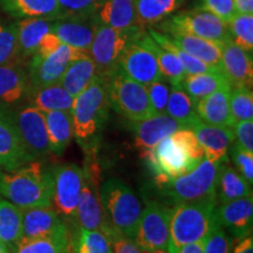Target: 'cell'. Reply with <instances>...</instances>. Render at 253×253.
<instances>
[{
  "mask_svg": "<svg viewBox=\"0 0 253 253\" xmlns=\"http://www.w3.org/2000/svg\"><path fill=\"white\" fill-rule=\"evenodd\" d=\"M183 0H135L136 19L141 28L163 21L173 13Z\"/></svg>",
  "mask_w": 253,
  "mask_h": 253,
  "instance_id": "obj_36",
  "label": "cell"
},
{
  "mask_svg": "<svg viewBox=\"0 0 253 253\" xmlns=\"http://www.w3.org/2000/svg\"><path fill=\"white\" fill-rule=\"evenodd\" d=\"M231 88V86L220 88L196 102V112L202 121L232 128L233 122L230 112Z\"/></svg>",
  "mask_w": 253,
  "mask_h": 253,
  "instance_id": "obj_23",
  "label": "cell"
},
{
  "mask_svg": "<svg viewBox=\"0 0 253 253\" xmlns=\"http://www.w3.org/2000/svg\"><path fill=\"white\" fill-rule=\"evenodd\" d=\"M182 128L184 126L181 123L170 118L167 114H158L149 119L131 123L135 147L140 151L141 156L147 154L164 137L172 135L173 132Z\"/></svg>",
  "mask_w": 253,
  "mask_h": 253,
  "instance_id": "obj_19",
  "label": "cell"
},
{
  "mask_svg": "<svg viewBox=\"0 0 253 253\" xmlns=\"http://www.w3.org/2000/svg\"><path fill=\"white\" fill-rule=\"evenodd\" d=\"M73 253H113V249L103 232L81 229L73 242Z\"/></svg>",
  "mask_w": 253,
  "mask_h": 253,
  "instance_id": "obj_40",
  "label": "cell"
},
{
  "mask_svg": "<svg viewBox=\"0 0 253 253\" xmlns=\"http://www.w3.org/2000/svg\"><path fill=\"white\" fill-rule=\"evenodd\" d=\"M87 158L82 168V185L77 207V220L81 229L99 230L104 233L102 204H101V168L95 151L86 153Z\"/></svg>",
  "mask_w": 253,
  "mask_h": 253,
  "instance_id": "obj_8",
  "label": "cell"
},
{
  "mask_svg": "<svg viewBox=\"0 0 253 253\" xmlns=\"http://www.w3.org/2000/svg\"><path fill=\"white\" fill-rule=\"evenodd\" d=\"M220 69L232 88L252 87L253 63L251 53L229 39L221 43Z\"/></svg>",
  "mask_w": 253,
  "mask_h": 253,
  "instance_id": "obj_18",
  "label": "cell"
},
{
  "mask_svg": "<svg viewBox=\"0 0 253 253\" xmlns=\"http://www.w3.org/2000/svg\"><path fill=\"white\" fill-rule=\"evenodd\" d=\"M145 89H147L148 97H149L151 108H153L155 115L166 114L170 88L161 80L145 86Z\"/></svg>",
  "mask_w": 253,
  "mask_h": 253,
  "instance_id": "obj_47",
  "label": "cell"
},
{
  "mask_svg": "<svg viewBox=\"0 0 253 253\" xmlns=\"http://www.w3.org/2000/svg\"><path fill=\"white\" fill-rule=\"evenodd\" d=\"M230 112L233 126L253 120V94L251 88H231Z\"/></svg>",
  "mask_w": 253,
  "mask_h": 253,
  "instance_id": "obj_42",
  "label": "cell"
},
{
  "mask_svg": "<svg viewBox=\"0 0 253 253\" xmlns=\"http://www.w3.org/2000/svg\"><path fill=\"white\" fill-rule=\"evenodd\" d=\"M0 195L19 208L50 207L53 170L31 161L18 169L0 173Z\"/></svg>",
  "mask_w": 253,
  "mask_h": 253,
  "instance_id": "obj_2",
  "label": "cell"
},
{
  "mask_svg": "<svg viewBox=\"0 0 253 253\" xmlns=\"http://www.w3.org/2000/svg\"><path fill=\"white\" fill-rule=\"evenodd\" d=\"M96 75V66L88 53L69 63L59 84L75 97L89 86Z\"/></svg>",
  "mask_w": 253,
  "mask_h": 253,
  "instance_id": "obj_28",
  "label": "cell"
},
{
  "mask_svg": "<svg viewBox=\"0 0 253 253\" xmlns=\"http://www.w3.org/2000/svg\"><path fill=\"white\" fill-rule=\"evenodd\" d=\"M138 42L153 53L158 63L163 78L171 84L172 87L182 88V82L185 78V72L181 61L171 52L164 49L148 33L142 34L137 39Z\"/></svg>",
  "mask_w": 253,
  "mask_h": 253,
  "instance_id": "obj_27",
  "label": "cell"
},
{
  "mask_svg": "<svg viewBox=\"0 0 253 253\" xmlns=\"http://www.w3.org/2000/svg\"><path fill=\"white\" fill-rule=\"evenodd\" d=\"M100 196L107 238L113 233H119L134 240L142 208L130 186L122 179L109 178L101 185Z\"/></svg>",
  "mask_w": 253,
  "mask_h": 253,
  "instance_id": "obj_4",
  "label": "cell"
},
{
  "mask_svg": "<svg viewBox=\"0 0 253 253\" xmlns=\"http://www.w3.org/2000/svg\"><path fill=\"white\" fill-rule=\"evenodd\" d=\"M87 50L61 43L48 55L33 54L30 63V80L33 88L59 84L68 65L74 60L87 55Z\"/></svg>",
  "mask_w": 253,
  "mask_h": 253,
  "instance_id": "obj_12",
  "label": "cell"
},
{
  "mask_svg": "<svg viewBox=\"0 0 253 253\" xmlns=\"http://www.w3.org/2000/svg\"><path fill=\"white\" fill-rule=\"evenodd\" d=\"M172 140L178 143L186 151L190 157L194 158L197 162H202L204 160V151L199 145L194 131L190 128H182L171 135Z\"/></svg>",
  "mask_w": 253,
  "mask_h": 253,
  "instance_id": "obj_45",
  "label": "cell"
},
{
  "mask_svg": "<svg viewBox=\"0 0 253 253\" xmlns=\"http://www.w3.org/2000/svg\"><path fill=\"white\" fill-rule=\"evenodd\" d=\"M36 161L25 147L14 116L0 109V169L12 171Z\"/></svg>",
  "mask_w": 253,
  "mask_h": 253,
  "instance_id": "obj_14",
  "label": "cell"
},
{
  "mask_svg": "<svg viewBox=\"0 0 253 253\" xmlns=\"http://www.w3.org/2000/svg\"><path fill=\"white\" fill-rule=\"evenodd\" d=\"M0 173H1V171H0Z\"/></svg>",
  "mask_w": 253,
  "mask_h": 253,
  "instance_id": "obj_58",
  "label": "cell"
},
{
  "mask_svg": "<svg viewBox=\"0 0 253 253\" xmlns=\"http://www.w3.org/2000/svg\"><path fill=\"white\" fill-rule=\"evenodd\" d=\"M166 114L179 122L184 128H190L199 119L196 104L183 88L171 87L168 97Z\"/></svg>",
  "mask_w": 253,
  "mask_h": 253,
  "instance_id": "obj_38",
  "label": "cell"
},
{
  "mask_svg": "<svg viewBox=\"0 0 253 253\" xmlns=\"http://www.w3.org/2000/svg\"><path fill=\"white\" fill-rule=\"evenodd\" d=\"M231 40L246 52L253 49V14L237 13L227 25Z\"/></svg>",
  "mask_w": 253,
  "mask_h": 253,
  "instance_id": "obj_41",
  "label": "cell"
},
{
  "mask_svg": "<svg viewBox=\"0 0 253 253\" xmlns=\"http://www.w3.org/2000/svg\"><path fill=\"white\" fill-rule=\"evenodd\" d=\"M217 190L220 203L252 196L251 184L227 162H224L220 167Z\"/></svg>",
  "mask_w": 253,
  "mask_h": 253,
  "instance_id": "obj_33",
  "label": "cell"
},
{
  "mask_svg": "<svg viewBox=\"0 0 253 253\" xmlns=\"http://www.w3.org/2000/svg\"><path fill=\"white\" fill-rule=\"evenodd\" d=\"M232 160L236 166V170L248 181L250 184L253 182V153L243 149L238 144L233 147Z\"/></svg>",
  "mask_w": 253,
  "mask_h": 253,
  "instance_id": "obj_48",
  "label": "cell"
},
{
  "mask_svg": "<svg viewBox=\"0 0 253 253\" xmlns=\"http://www.w3.org/2000/svg\"><path fill=\"white\" fill-rule=\"evenodd\" d=\"M120 69L143 86L163 80V75L154 54L137 40L131 42L123 52L120 60Z\"/></svg>",
  "mask_w": 253,
  "mask_h": 253,
  "instance_id": "obj_16",
  "label": "cell"
},
{
  "mask_svg": "<svg viewBox=\"0 0 253 253\" xmlns=\"http://www.w3.org/2000/svg\"><path fill=\"white\" fill-rule=\"evenodd\" d=\"M43 114H45L50 153L61 155L74 136L72 112L53 110Z\"/></svg>",
  "mask_w": 253,
  "mask_h": 253,
  "instance_id": "obj_26",
  "label": "cell"
},
{
  "mask_svg": "<svg viewBox=\"0 0 253 253\" xmlns=\"http://www.w3.org/2000/svg\"><path fill=\"white\" fill-rule=\"evenodd\" d=\"M202 8L219 18L225 25H229L237 14L233 0H203Z\"/></svg>",
  "mask_w": 253,
  "mask_h": 253,
  "instance_id": "obj_49",
  "label": "cell"
},
{
  "mask_svg": "<svg viewBox=\"0 0 253 253\" xmlns=\"http://www.w3.org/2000/svg\"><path fill=\"white\" fill-rule=\"evenodd\" d=\"M176 253H204V242L191 243V244L184 245Z\"/></svg>",
  "mask_w": 253,
  "mask_h": 253,
  "instance_id": "obj_55",
  "label": "cell"
},
{
  "mask_svg": "<svg viewBox=\"0 0 253 253\" xmlns=\"http://www.w3.org/2000/svg\"><path fill=\"white\" fill-rule=\"evenodd\" d=\"M216 216L218 223L226 227L236 239L250 236L253 224L252 196L221 203L217 207Z\"/></svg>",
  "mask_w": 253,
  "mask_h": 253,
  "instance_id": "obj_20",
  "label": "cell"
},
{
  "mask_svg": "<svg viewBox=\"0 0 253 253\" xmlns=\"http://www.w3.org/2000/svg\"><path fill=\"white\" fill-rule=\"evenodd\" d=\"M101 0H58L59 19H89L95 17Z\"/></svg>",
  "mask_w": 253,
  "mask_h": 253,
  "instance_id": "obj_43",
  "label": "cell"
},
{
  "mask_svg": "<svg viewBox=\"0 0 253 253\" xmlns=\"http://www.w3.org/2000/svg\"><path fill=\"white\" fill-rule=\"evenodd\" d=\"M109 99L110 106L132 122L155 115L145 86L132 80L120 68L109 80Z\"/></svg>",
  "mask_w": 253,
  "mask_h": 253,
  "instance_id": "obj_9",
  "label": "cell"
},
{
  "mask_svg": "<svg viewBox=\"0 0 253 253\" xmlns=\"http://www.w3.org/2000/svg\"><path fill=\"white\" fill-rule=\"evenodd\" d=\"M14 119L25 147L31 156L37 160L49 155L50 148L45 114L34 106H31L20 110Z\"/></svg>",
  "mask_w": 253,
  "mask_h": 253,
  "instance_id": "obj_15",
  "label": "cell"
},
{
  "mask_svg": "<svg viewBox=\"0 0 253 253\" xmlns=\"http://www.w3.org/2000/svg\"><path fill=\"white\" fill-rule=\"evenodd\" d=\"M223 163H212L204 158L192 171L177 177L162 190L176 203L216 199L217 183Z\"/></svg>",
  "mask_w": 253,
  "mask_h": 253,
  "instance_id": "obj_7",
  "label": "cell"
},
{
  "mask_svg": "<svg viewBox=\"0 0 253 253\" xmlns=\"http://www.w3.org/2000/svg\"><path fill=\"white\" fill-rule=\"evenodd\" d=\"M148 34H149V36L153 38V39L156 41L162 48L169 50V52H171L173 55H176V58L181 61L186 75H194V74H201V73L219 71V69L211 67V66L207 65V63L201 61V60L196 59L192 55L188 54V53L184 52V50L179 48L178 46H176L175 43L170 40V38L168 37V34L160 33V32L155 31L153 28H150L149 32H148Z\"/></svg>",
  "mask_w": 253,
  "mask_h": 253,
  "instance_id": "obj_39",
  "label": "cell"
},
{
  "mask_svg": "<svg viewBox=\"0 0 253 253\" xmlns=\"http://www.w3.org/2000/svg\"><path fill=\"white\" fill-rule=\"evenodd\" d=\"M82 185V169L78 164H65L53 169L54 210L68 220L77 219V207Z\"/></svg>",
  "mask_w": 253,
  "mask_h": 253,
  "instance_id": "obj_13",
  "label": "cell"
},
{
  "mask_svg": "<svg viewBox=\"0 0 253 253\" xmlns=\"http://www.w3.org/2000/svg\"><path fill=\"white\" fill-rule=\"evenodd\" d=\"M216 199L178 203L169 225L168 252L176 253L184 245L204 242L218 224Z\"/></svg>",
  "mask_w": 253,
  "mask_h": 253,
  "instance_id": "obj_3",
  "label": "cell"
},
{
  "mask_svg": "<svg viewBox=\"0 0 253 253\" xmlns=\"http://www.w3.org/2000/svg\"><path fill=\"white\" fill-rule=\"evenodd\" d=\"M237 13L253 14V0H233Z\"/></svg>",
  "mask_w": 253,
  "mask_h": 253,
  "instance_id": "obj_54",
  "label": "cell"
},
{
  "mask_svg": "<svg viewBox=\"0 0 253 253\" xmlns=\"http://www.w3.org/2000/svg\"><path fill=\"white\" fill-rule=\"evenodd\" d=\"M227 86H231V84L221 71L185 75L182 82V88L191 97L195 104L197 101L212 94L213 91Z\"/></svg>",
  "mask_w": 253,
  "mask_h": 253,
  "instance_id": "obj_34",
  "label": "cell"
},
{
  "mask_svg": "<svg viewBox=\"0 0 253 253\" xmlns=\"http://www.w3.org/2000/svg\"><path fill=\"white\" fill-rule=\"evenodd\" d=\"M61 43L62 42L59 40V38L56 37L52 31H50L47 34H45V37L41 39L39 46H38L36 54L48 55L52 52H54V50L58 48Z\"/></svg>",
  "mask_w": 253,
  "mask_h": 253,
  "instance_id": "obj_52",
  "label": "cell"
},
{
  "mask_svg": "<svg viewBox=\"0 0 253 253\" xmlns=\"http://www.w3.org/2000/svg\"><path fill=\"white\" fill-rule=\"evenodd\" d=\"M232 253H253V238L252 236H246L237 243Z\"/></svg>",
  "mask_w": 253,
  "mask_h": 253,
  "instance_id": "obj_53",
  "label": "cell"
},
{
  "mask_svg": "<svg viewBox=\"0 0 253 253\" xmlns=\"http://www.w3.org/2000/svg\"><path fill=\"white\" fill-rule=\"evenodd\" d=\"M168 37L188 54L221 71V43L186 33H172Z\"/></svg>",
  "mask_w": 253,
  "mask_h": 253,
  "instance_id": "obj_25",
  "label": "cell"
},
{
  "mask_svg": "<svg viewBox=\"0 0 253 253\" xmlns=\"http://www.w3.org/2000/svg\"><path fill=\"white\" fill-rule=\"evenodd\" d=\"M27 88L25 71L15 61L0 66V102L14 103L23 97Z\"/></svg>",
  "mask_w": 253,
  "mask_h": 253,
  "instance_id": "obj_32",
  "label": "cell"
},
{
  "mask_svg": "<svg viewBox=\"0 0 253 253\" xmlns=\"http://www.w3.org/2000/svg\"><path fill=\"white\" fill-rule=\"evenodd\" d=\"M2 9L15 18L59 19L58 0H0Z\"/></svg>",
  "mask_w": 253,
  "mask_h": 253,
  "instance_id": "obj_29",
  "label": "cell"
},
{
  "mask_svg": "<svg viewBox=\"0 0 253 253\" xmlns=\"http://www.w3.org/2000/svg\"><path fill=\"white\" fill-rule=\"evenodd\" d=\"M21 209V208H20ZM23 214V237L38 238L67 229L59 213L50 207H33L21 209Z\"/></svg>",
  "mask_w": 253,
  "mask_h": 253,
  "instance_id": "obj_21",
  "label": "cell"
},
{
  "mask_svg": "<svg viewBox=\"0 0 253 253\" xmlns=\"http://www.w3.org/2000/svg\"><path fill=\"white\" fill-rule=\"evenodd\" d=\"M0 253H9L7 246H6L4 243L0 242Z\"/></svg>",
  "mask_w": 253,
  "mask_h": 253,
  "instance_id": "obj_57",
  "label": "cell"
},
{
  "mask_svg": "<svg viewBox=\"0 0 253 253\" xmlns=\"http://www.w3.org/2000/svg\"><path fill=\"white\" fill-rule=\"evenodd\" d=\"M161 27L170 34L186 33L219 43L231 39L227 25L203 8L181 12L164 21Z\"/></svg>",
  "mask_w": 253,
  "mask_h": 253,
  "instance_id": "obj_10",
  "label": "cell"
},
{
  "mask_svg": "<svg viewBox=\"0 0 253 253\" xmlns=\"http://www.w3.org/2000/svg\"><path fill=\"white\" fill-rule=\"evenodd\" d=\"M142 158L154 173L155 182L160 189L177 177L192 171L201 163L190 157L181 145L172 140L171 135L161 140Z\"/></svg>",
  "mask_w": 253,
  "mask_h": 253,
  "instance_id": "obj_6",
  "label": "cell"
},
{
  "mask_svg": "<svg viewBox=\"0 0 253 253\" xmlns=\"http://www.w3.org/2000/svg\"><path fill=\"white\" fill-rule=\"evenodd\" d=\"M110 107L109 81L96 75L91 84L74 97L72 108L74 135L86 153L96 151Z\"/></svg>",
  "mask_w": 253,
  "mask_h": 253,
  "instance_id": "obj_1",
  "label": "cell"
},
{
  "mask_svg": "<svg viewBox=\"0 0 253 253\" xmlns=\"http://www.w3.org/2000/svg\"><path fill=\"white\" fill-rule=\"evenodd\" d=\"M95 17L99 23L116 30L138 26L135 0H101Z\"/></svg>",
  "mask_w": 253,
  "mask_h": 253,
  "instance_id": "obj_24",
  "label": "cell"
},
{
  "mask_svg": "<svg viewBox=\"0 0 253 253\" xmlns=\"http://www.w3.org/2000/svg\"><path fill=\"white\" fill-rule=\"evenodd\" d=\"M142 253H169L168 250H154V251H144L142 250Z\"/></svg>",
  "mask_w": 253,
  "mask_h": 253,
  "instance_id": "obj_56",
  "label": "cell"
},
{
  "mask_svg": "<svg viewBox=\"0 0 253 253\" xmlns=\"http://www.w3.org/2000/svg\"><path fill=\"white\" fill-rule=\"evenodd\" d=\"M13 253H71L68 230L38 238H21L14 245Z\"/></svg>",
  "mask_w": 253,
  "mask_h": 253,
  "instance_id": "obj_31",
  "label": "cell"
},
{
  "mask_svg": "<svg viewBox=\"0 0 253 253\" xmlns=\"http://www.w3.org/2000/svg\"><path fill=\"white\" fill-rule=\"evenodd\" d=\"M144 33L138 26L128 30H116L97 21L93 42L88 50L96 66L97 75L110 80L119 71L120 60L126 47Z\"/></svg>",
  "mask_w": 253,
  "mask_h": 253,
  "instance_id": "obj_5",
  "label": "cell"
},
{
  "mask_svg": "<svg viewBox=\"0 0 253 253\" xmlns=\"http://www.w3.org/2000/svg\"><path fill=\"white\" fill-rule=\"evenodd\" d=\"M52 20L45 18H24L17 24L19 53L27 56L36 54L45 34L52 31Z\"/></svg>",
  "mask_w": 253,
  "mask_h": 253,
  "instance_id": "obj_30",
  "label": "cell"
},
{
  "mask_svg": "<svg viewBox=\"0 0 253 253\" xmlns=\"http://www.w3.org/2000/svg\"><path fill=\"white\" fill-rule=\"evenodd\" d=\"M19 54L17 25H0V66L15 61Z\"/></svg>",
  "mask_w": 253,
  "mask_h": 253,
  "instance_id": "obj_44",
  "label": "cell"
},
{
  "mask_svg": "<svg viewBox=\"0 0 253 253\" xmlns=\"http://www.w3.org/2000/svg\"><path fill=\"white\" fill-rule=\"evenodd\" d=\"M33 106L42 113L53 112V110H63L72 112L74 97L68 93L60 84L50 86L34 88L32 94Z\"/></svg>",
  "mask_w": 253,
  "mask_h": 253,
  "instance_id": "obj_35",
  "label": "cell"
},
{
  "mask_svg": "<svg viewBox=\"0 0 253 253\" xmlns=\"http://www.w3.org/2000/svg\"><path fill=\"white\" fill-rule=\"evenodd\" d=\"M232 129L237 137V144L253 153V120L236 123Z\"/></svg>",
  "mask_w": 253,
  "mask_h": 253,
  "instance_id": "obj_50",
  "label": "cell"
},
{
  "mask_svg": "<svg viewBox=\"0 0 253 253\" xmlns=\"http://www.w3.org/2000/svg\"><path fill=\"white\" fill-rule=\"evenodd\" d=\"M97 19H59L53 23L52 32L62 43L74 48L89 50L93 42Z\"/></svg>",
  "mask_w": 253,
  "mask_h": 253,
  "instance_id": "obj_22",
  "label": "cell"
},
{
  "mask_svg": "<svg viewBox=\"0 0 253 253\" xmlns=\"http://www.w3.org/2000/svg\"><path fill=\"white\" fill-rule=\"evenodd\" d=\"M23 237L21 209L8 201H0V242L6 246L17 244Z\"/></svg>",
  "mask_w": 253,
  "mask_h": 253,
  "instance_id": "obj_37",
  "label": "cell"
},
{
  "mask_svg": "<svg viewBox=\"0 0 253 253\" xmlns=\"http://www.w3.org/2000/svg\"><path fill=\"white\" fill-rule=\"evenodd\" d=\"M190 129L196 135L208 161L212 163L227 162L229 147L236 138L232 128L209 125L198 119L190 126Z\"/></svg>",
  "mask_w": 253,
  "mask_h": 253,
  "instance_id": "obj_17",
  "label": "cell"
},
{
  "mask_svg": "<svg viewBox=\"0 0 253 253\" xmlns=\"http://www.w3.org/2000/svg\"><path fill=\"white\" fill-rule=\"evenodd\" d=\"M108 239L112 244L113 253H142V250L136 245L134 240L119 233H113Z\"/></svg>",
  "mask_w": 253,
  "mask_h": 253,
  "instance_id": "obj_51",
  "label": "cell"
},
{
  "mask_svg": "<svg viewBox=\"0 0 253 253\" xmlns=\"http://www.w3.org/2000/svg\"><path fill=\"white\" fill-rule=\"evenodd\" d=\"M172 211L160 202H149L141 212L134 237L136 245L144 251L167 250Z\"/></svg>",
  "mask_w": 253,
  "mask_h": 253,
  "instance_id": "obj_11",
  "label": "cell"
},
{
  "mask_svg": "<svg viewBox=\"0 0 253 253\" xmlns=\"http://www.w3.org/2000/svg\"><path fill=\"white\" fill-rule=\"evenodd\" d=\"M231 239L224 227L218 224L204 240V253H231Z\"/></svg>",
  "mask_w": 253,
  "mask_h": 253,
  "instance_id": "obj_46",
  "label": "cell"
}]
</instances>
